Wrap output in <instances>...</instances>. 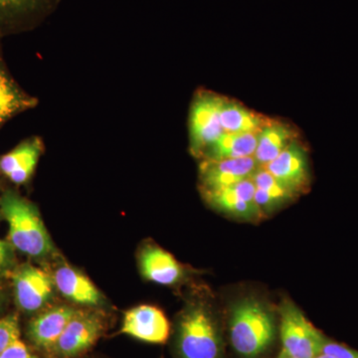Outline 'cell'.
Masks as SVG:
<instances>
[{"mask_svg": "<svg viewBox=\"0 0 358 358\" xmlns=\"http://www.w3.org/2000/svg\"><path fill=\"white\" fill-rule=\"evenodd\" d=\"M313 358H336L334 357H331V355H326V353H320V355H317V357Z\"/></svg>", "mask_w": 358, "mask_h": 358, "instance_id": "obj_25", "label": "cell"}, {"mask_svg": "<svg viewBox=\"0 0 358 358\" xmlns=\"http://www.w3.org/2000/svg\"><path fill=\"white\" fill-rule=\"evenodd\" d=\"M223 96L200 90L193 98L189 114V150L201 159L205 150L225 131L221 126Z\"/></svg>", "mask_w": 358, "mask_h": 358, "instance_id": "obj_6", "label": "cell"}, {"mask_svg": "<svg viewBox=\"0 0 358 358\" xmlns=\"http://www.w3.org/2000/svg\"><path fill=\"white\" fill-rule=\"evenodd\" d=\"M14 294L21 310L27 313L41 312L53 296V277L31 265L21 266L13 275Z\"/></svg>", "mask_w": 358, "mask_h": 358, "instance_id": "obj_10", "label": "cell"}, {"mask_svg": "<svg viewBox=\"0 0 358 358\" xmlns=\"http://www.w3.org/2000/svg\"><path fill=\"white\" fill-rule=\"evenodd\" d=\"M0 213L9 226V242L21 253L40 259L50 255L54 245L49 236L38 208L13 190L0 196Z\"/></svg>", "mask_w": 358, "mask_h": 358, "instance_id": "obj_3", "label": "cell"}, {"mask_svg": "<svg viewBox=\"0 0 358 358\" xmlns=\"http://www.w3.org/2000/svg\"><path fill=\"white\" fill-rule=\"evenodd\" d=\"M336 358H358V350L324 336L322 352Z\"/></svg>", "mask_w": 358, "mask_h": 358, "instance_id": "obj_22", "label": "cell"}, {"mask_svg": "<svg viewBox=\"0 0 358 358\" xmlns=\"http://www.w3.org/2000/svg\"><path fill=\"white\" fill-rule=\"evenodd\" d=\"M0 301H1V294H0Z\"/></svg>", "mask_w": 358, "mask_h": 358, "instance_id": "obj_28", "label": "cell"}, {"mask_svg": "<svg viewBox=\"0 0 358 358\" xmlns=\"http://www.w3.org/2000/svg\"><path fill=\"white\" fill-rule=\"evenodd\" d=\"M53 281L58 291L73 303L89 308L98 307L102 303V294L91 280L67 264H61L56 268Z\"/></svg>", "mask_w": 358, "mask_h": 358, "instance_id": "obj_17", "label": "cell"}, {"mask_svg": "<svg viewBox=\"0 0 358 358\" xmlns=\"http://www.w3.org/2000/svg\"><path fill=\"white\" fill-rule=\"evenodd\" d=\"M277 315L272 306L255 296L233 301L228 310L229 343L239 358H261L277 336Z\"/></svg>", "mask_w": 358, "mask_h": 358, "instance_id": "obj_2", "label": "cell"}, {"mask_svg": "<svg viewBox=\"0 0 358 358\" xmlns=\"http://www.w3.org/2000/svg\"><path fill=\"white\" fill-rule=\"evenodd\" d=\"M44 150L43 141L38 136L20 141L13 150L0 157L2 176L13 185H27L31 180Z\"/></svg>", "mask_w": 358, "mask_h": 358, "instance_id": "obj_15", "label": "cell"}, {"mask_svg": "<svg viewBox=\"0 0 358 358\" xmlns=\"http://www.w3.org/2000/svg\"><path fill=\"white\" fill-rule=\"evenodd\" d=\"M259 133H224L205 150L201 159H230L254 157Z\"/></svg>", "mask_w": 358, "mask_h": 358, "instance_id": "obj_20", "label": "cell"}, {"mask_svg": "<svg viewBox=\"0 0 358 358\" xmlns=\"http://www.w3.org/2000/svg\"><path fill=\"white\" fill-rule=\"evenodd\" d=\"M76 310L70 306L61 305L37 313L26 327V338L30 345L46 358Z\"/></svg>", "mask_w": 358, "mask_h": 358, "instance_id": "obj_11", "label": "cell"}, {"mask_svg": "<svg viewBox=\"0 0 358 358\" xmlns=\"http://www.w3.org/2000/svg\"><path fill=\"white\" fill-rule=\"evenodd\" d=\"M13 256L10 245L0 240V277L10 270L13 266Z\"/></svg>", "mask_w": 358, "mask_h": 358, "instance_id": "obj_24", "label": "cell"}, {"mask_svg": "<svg viewBox=\"0 0 358 358\" xmlns=\"http://www.w3.org/2000/svg\"><path fill=\"white\" fill-rule=\"evenodd\" d=\"M173 358H227L222 319L211 294L192 296L171 329Z\"/></svg>", "mask_w": 358, "mask_h": 358, "instance_id": "obj_1", "label": "cell"}, {"mask_svg": "<svg viewBox=\"0 0 358 358\" xmlns=\"http://www.w3.org/2000/svg\"><path fill=\"white\" fill-rule=\"evenodd\" d=\"M20 338L21 331L17 315L13 313L0 319V353Z\"/></svg>", "mask_w": 358, "mask_h": 358, "instance_id": "obj_21", "label": "cell"}, {"mask_svg": "<svg viewBox=\"0 0 358 358\" xmlns=\"http://www.w3.org/2000/svg\"><path fill=\"white\" fill-rule=\"evenodd\" d=\"M202 197L214 210L244 222L258 223L264 216L255 202L252 178L216 190H202Z\"/></svg>", "mask_w": 358, "mask_h": 358, "instance_id": "obj_7", "label": "cell"}, {"mask_svg": "<svg viewBox=\"0 0 358 358\" xmlns=\"http://www.w3.org/2000/svg\"><path fill=\"white\" fill-rule=\"evenodd\" d=\"M268 121V117L247 109L241 103L224 96L220 109V122L225 133H258Z\"/></svg>", "mask_w": 358, "mask_h": 358, "instance_id": "obj_19", "label": "cell"}, {"mask_svg": "<svg viewBox=\"0 0 358 358\" xmlns=\"http://www.w3.org/2000/svg\"><path fill=\"white\" fill-rule=\"evenodd\" d=\"M80 358H92V357H87V355H85V357H80Z\"/></svg>", "mask_w": 358, "mask_h": 358, "instance_id": "obj_27", "label": "cell"}, {"mask_svg": "<svg viewBox=\"0 0 358 358\" xmlns=\"http://www.w3.org/2000/svg\"><path fill=\"white\" fill-rule=\"evenodd\" d=\"M109 327L107 315L93 308L77 310L46 358H80L96 345Z\"/></svg>", "mask_w": 358, "mask_h": 358, "instance_id": "obj_5", "label": "cell"}, {"mask_svg": "<svg viewBox=\"0 0 358 358\" xmlns=\"http://www.w3.org/2000/svg\"><path fill=\"white\" fill-rule=\"evenodd\" d=\"M258 162L254 157L230 159H201L199 164V189L216 190L252 178Z\"/></svg>", "mask_w": 358, "mask_h": 358, "instance_id": "obj_13", "label": "cell"}, {"mask_svg": "<svg viewBox=\"0 0 358 358\" xmlns=\"http://www.w3.org/2000/svg\"><path fill=\"white\" fill-rule=\"evenodd\" d=\"M279 331L282 350L279 355L291 358H313L322 352L324 334L313 326L301 308L288 296L279 308Z\"/></svg>", "mask_w": 358, "mask_h": 358, "instance_id": "obj_4", "label": "cell"}, {"mask_svg": "<svg viewBox=\"0 0 358 358\" xmlns=\"http://www.w3.org/2000/svg\"><path fill=\"white\" fill-rule=\"evenodd\" d=\"M38 103V99L28 94L11 75L0 39V129L16 115L36 108Z\"/></svg>", "mask_w": 358, "mask_h": 358, "instance_id": "obj_16", "label": "cell"}, {"mask_svg": "<svg viewBox=\"0 0 358 358\" xmlns=\"http://www.w3.org/2000/svg\"><path fill=\"white\" fill-rule=\"evenodd\" d=\"M0 358H44L31 350L21 338L14 341L6 350L0 353Z\"/></svg>", "mask_w": 358, "mask_h": 358, "instance_id": "obj_23", "label": "cell"}, {"mask_svg": "<svg viewBox=\"0 0 358 358\" xmlns=\"http://www.w3.org/2000/svg\"><path fill=\"white\" fill-rule=\"evenodd\" d=\"M277 358H291V357H282V355H278Z\"/></svg>", "mask_w": 358, "mask_h": 358, "instance_id": "obj_26", "label": "cell"}, {"mask_svg": "<svg viewBox=\"0 0 358 358\" xmlns=\"http://www.w3.org/2000/svg\"><path fill=\"white\" fill-rule=\"evenodd\" d=\"M121 334L145 343L164 345L171 338V326L159 308L141 305L124 313Z\"/></svg>", "mask_w": 358, "mask_h": 358, "instance_id": "obj_12", "label": "cell"}, {"mask_svg": "<svg viewBox=\"0 0 358 358\" xmlns=\"http://www.w3.org/2000/svg\"><path fill=\"white\" fill-rule=\"evenodd\" d=\"M138 263L143 278L162 286H178L185 282L192 273L171 253L154 244L141 249Z\"/></svg>", "mask_w": 358, "mask_h": 358, "instance_id": "obj_14", "label": "cell"}, {"mask_svg": "<svg viewBox=\"0 0 358 358\" xmlns=\"http://www.w3.org/2000/svg\"><path fill=\"white\" fill-rule=\"evenodd\" d=\"M299 138L296 128L281 120L270 119L258 136L255 157L259 166H267L281 155L294 140Z\"/></svg>", "mask_w": 358, "mask_h": 358, "instance_id": "obj_18", "label": "cell"}, {"mask_svg": "<svg viewBox=\"0 0 358 358\" xmlns=\"http://www.w3.org/2000/svg\"><path fill=\"white\" fill-rule=\"evenodd\" d=\"M61 0H0V39L32 31L57 8Z\"/></svg>", "mask_w": 358, "mask_h": 358, "instance_id": "obj_8", "label": "cell"}, {"mask_svg": "<svg viewBox=\"0 0 358 358\" xmlns=\"http://www.w3.org/2000/svg\"><path fill=\"white\" fill-rule=\"evenodd\" d=\"M263 167L296 197L310 190V169L308 148L299 138Z\"/></svg>", "mask_w": 358, "mask_h": 358, "instance_id": "obj_9", "label": "cell"}, {"mask_svg": "<svg viewBox=\"0 0 358 358\" xmlns=\"http://www.w3.org/2000/svg\"><path fill=\"white\" fill-rule=\"evenodd\" d=\"M0 176H1V171H0Z\"/></svg>", "mask_w": 358, "mask_h": 358, "instance_id": "obj_29", "label": "cell"}]
</instances>
